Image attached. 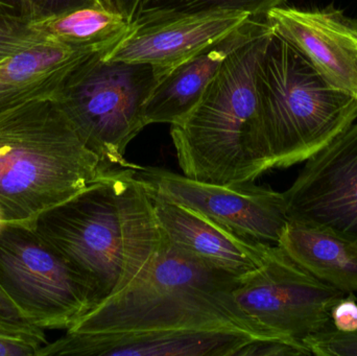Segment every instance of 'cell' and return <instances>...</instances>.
<instances>
[{"label": "cell", "mask_w": 357, "mask_h": 356, "mask_svg": "<svg viewBox=\"0 0 357 356\" xmlns=\"http://www.w3.org/2000/svg\"><path fill=\"white\" fill-rule=\"evenodd\" d=\"M266 20L331 88L357 100V19L333 4L314 8L284 4L271 10Z\"/></svg>", "instance_id": "11"}, {"label": "cell", "mask_w": 357, "mask_h": 356, "mask_svg": "<svg viewBox=\"0 0 357 356\" xmlns=\"http://www.w3.org/2000/svg\"><path fill=\"white\" fill-rule=\"evenodd\" d=\"M253 336L230 330L71 332L36 356H235Z\"/></svg>", "instance_id": "12"}, {"label": "cell", "mask_w": 357, "mask_h": 356, "mask_svg": "<svg viewBox=\"0 0 357 356\" xmlns=\"http://www.w3.org/2000/svg\"><path fill=\"white\" fill-rule=\"evenodd\" d=\"M136 177L153 196L197 211L247 240L277 245L289 224L283 192L254 182L218 185L153 167H140Z\"/></svg>", "instance_id": "9"}, {"label": "cell", "mask_w": 357, "mask_h": 356, "mask_svg": "<svg viewBox=\"0 0 357 356\" xmlns=\"http://www.w3.org/2000/svg\"><path fill=\"white\" fill-rule=\"evenodd\" d=\"M151 196L165 242L211 269L241 277L261 267L274 246L241 238L197 211Z\"/></svg>", "instance_id": "13"}, {"label": "cell", "mask_w": 357, "mask_h": 356, "mask_svg": "<svg viewBox=\"0 0 357 356\" xmlns=\"http://www.w3.org/2000/svg\"><path fill=\"white\" fill-rule=\"evenodd\" d=\"M277 246L321 281L357 292V248L326 232L289 222Z\"/></svg>", "instance_id": "17"}, {"label": "cell", "mask_w": 357, "mask_h": 356, "mask_svg": "<svg viewBox=\"0 0 357 356\" xmlns=\"http://www.w3.org/2000/svg\"><path fill=\"white\" fill-rule=\"evenodd\" d=\"M140 1L142 0H100V4L107 10L125 17L132 24Z\"/></svg>", "instance_id": "28"}, {"label": "cell", "mask_w": 357, "mask_h": 356, "mask_svg": "<svg viewBox=\"0 0 357 356\" xmlns=\"http://www.w3.org/2000/svg\"><path fill=\"white\" fill-rule=\"evenodd\" d=\"M39 349L29 343L0 336V356H36Z\"/></svg>", "instance_id": "27"}, {"label": "cell", "mask_w": 357, "mask_h": 356, "mask_svg": "<svg viewBox=\"0 0 357 356\" xmlns=\"http://www.w3.org/2000/svg\"><path fill=\"white\" fill-rule=\"evenodd\" d=\"M0 336L14 339L41 348L47 344L44 330L36 326L22 315L16 305L0 288Z\"/></svg>", "instance_id": "20"}, {"label": "cell", "mask_w": 357, "mask_h": 356, "mask_svg": "<svg viewBox=\"0 0 357 356\" xmlns=\"http://www.w3.org/2000/svg\"><path fill=\"white\" fill-rule=\"evenodd\" d=\"M238 280L185 256L165 240L162 250L142 277L67 332L230 330L255 339H278L239 307L233 295Z\"/></svg>", "instance_id": "4"}, {"label": "cell", "mask_w": 357, "mask_h": 356, "mask_svg": "<svg viewBox=\"0 0 357 356\" xmlns=\"http://www.w3.org/2000/svg\"><path fill=\"white\" fill-rule=\"evenodd\" d=\"M307 356L312 355L304 344L280 339H254L241 347L235 356Z\"/></svg>", "instance_id": "23"}, {"label": "cell", "mask_w": 357, "mask_h": 356, "mask_svg": "<svg viewBox=\"0 0 357 356\" xmlns=\"http://www.w3.org/2000/svg\"><path fill=\"white\" fill-rule=\"evenodd\" d=\"M45 41L43 36L24 23L0 21V58L27 49Z\"/></svg>", "instance_id": "22"}, {"label": "cell", "mask_w": 357, "mask_h": 356, "mask_svg": "<svg viewBox=\"0 0 357 356\" xmlns=\"http://www.w3.org/2000/svg\"><path fill=\"white\" fill-rule=\"evenodd\" d=\"M27 2L31 10V22L56 16L75 8L100 4V0H27Z\"/></svg>", "instance_id": "24"}, {"label": "cell", "mask_w": 357, "mask_h": 356, "mask_svg": "<svg viewBox=\"0 0 357 356\" xmlns=\"http://www.w3.org/2000/svg\"><path fill=\"white\" fill-rule=\"evenodd\" d=\"M137 169H114L33 224L85 280L94 309L142 277L165 246Z\"/></svg>", "instance_id": "1"}, {"label": "cell", "mask_w": 357, "mask_h": 356, "mask_svg": "<svg viewBox=\"0 0 357 356\" xmlns=\"http://www.w3.org/2000/svg\"><path fill=\"white\" fill-rule=\"evenodd\" d=\"M87 148L54 98L0 114V222L36 219L114 169Z\"/></svg>", "instance_id": "3"}, {"label": "cell", "mask_w": 357, "mask_h": 356, "mask_svg": "<svg viewBox=\"0 0 357 356\" xmlns=\"http://www.w3.org/2000/svg\"><path fill=\"white\" fill-rule=\"evenodd\" d=\"M0 59H1V58H0Z\"/></svg>", "instance_id": "30"}, {"label": "cell", "mask_w": 357, "mask_h": 356, "mask_svg": "<svg viewBox=\"0 0 357 356\" xmlns=\"http://www.w3.org/2000/svg\"><path fill=\"white\" fill-rule=\"evenodd\" d=\"M251 17L239 13H225L131 26L119 43L105 52L104 58L151 65L156 69L160 79Z\"/></svg>", "instance_id": "14"}, {"label": "cell", "mask_w": 357, "mask_h": 356, "mask_svg": "<svg viewBox=\"0 0 357 356\" xmlns=\"http://www.w3.org/2000/svg\"><path fill=\"white\" fill-rule=\"evenodd\" d=\"M287 0H142L132 26L161 22L183 17L239 13L266 17Z\"/></svg>", "instance_id": "19"}, {"label": "cell", "mask_w": 357, "mask_h": 356, "mask_svg": "<svg viewBox=\"0 0 357 356\" xmlns=\"http://www.w3.org/2000/svg\"><path fill=\"white\" fill-rule=\"evenodd\" d=\"M0 288L41 330H70L96 307L85 280L33 227L0 226Z\"/></svg>", "instance_id": "7"}, {"label": "cell", "mask_w": 357, "mask_h": 356, "mask_svg": "<svg viewBox=\"0 0 357 356\" xmlns=\"http://www.w3.org/2000/svg\"><path fill=\"white\" fill-rule=\"evenodd\" d=\"M333 328L337 332H354L357 330V301L354 294L344 296L331 311Z\"/></svg>", "instance_id": "25"}, {"label": "cell", "mask_w": 357, "mask_h": 356, "mask_svg": "<svg viewBox=\"0 0 357 356\" xmlns=\"http://www.w3.org/2000/svg\"><path fill=\"white\" fill-rule=\"evenodd\" d=\"M233 295L260 327L304 344L307 336L333 330L331 311L347 294L314 277L274 245L261 267L239 277Z\"/></svg>", "instance_id": "8"}, {"label": "cell", "mask_w": 357, "mask_h": 356, "mask_svg": "<svg viewBox=\"0 0 357 356\" xmlns=\"http://www.w3.org/2000/svg\"><path fill=\"white\" fill-rule=\"evenodd\" d=\"M256 91L273 169L305 162L357 119L356 98L331 88L275 31L257 65Z\"/></svg>", "instance_id": "5"}, {"label": "cell", "mask_w": 357, "mask_h": 356, "mask_svg": "<svg viewBox=\"0 0 357 356\" xmlns=\"http://www.w3.org/2000/svg\"><path fill=\"white\" fill-rule=\"evenodd\" d=\"M44 39L77 49L104 52L119 43L131 22L104 6H84L29 23Z\"/></svg>", "instance_id": "18"}, {"label": "cell", "mask_w": 357, "mask_h": 356, "mask_svg": "<svg viewBox=\"0 0 357 356\" xmlns=\"http://www.w3.org/2000/svg\"><path fill=\"white\" fill-rule=\"evenodd\" d=\"M98 52L45 41L0 59V114L56 98L75 67Z\"/></svg>", "instance_id": "16"}, {"label": "cell", "mask_w": 357, "mask_h": 356, "mask_svg": "<svg viewBox=\"0 0 357 356\" xmlns=\"http://www.w3.org/2000/svg\"><path fill=\"white\" fill-rule=\"evenodd\" d=\"M0 21L29 24L31 15L27 0H0Z\"/></svg>", "instance_id": "26"}, {"label": "cell", "mask_w": 357, "mask_h": 356, "mask_svg": "<svg viewBox=\"0 0 357 356\" xmlns=\"http://www.w3.org/2000/svg\"><path fill=\"white\" fill-rule=\"evenodd\" d=\"M312 355L357 356V330L354 332H337L335 328L312 334L304 340Z\"/></svg>", "instance_id": "21"}, {"label": "cell", "mask_w": 357, "mask_h": 356, "mask_svg": "<svg viewBox=\"0 0 357 356\" xmlns=\"http://www.w3.org/2000/svg\"><path fill=\"white\" fill-rule=\"evenodd\" d=\"M105 52L75 67L54 100L106 164L137 169L126 160V150L146 127L144 109L159 77L151 65L106 60Z\"/></svg>", "instance_id": "6"}, {"label": "cell", "mask_w": 357, "mask_h": 356, "mask_svg": "<svg viewBox=\"0 0 357 356\" xmlns=\"http://www.w3.org/2000/svg\"><path fill=\"white\" fill-rule=\"evenodd\" d=\"M270 29L266 17H251L161 77L144 106L146 125L182 121L197 106L229 54Z\"/></svg>", "instance_id": "15"}, {"label": "cell", "mask_w": 357, "mask_h": 356, "mask_svg": "<svg viewBox=\"0 0 357 356\" xmlns=\"http://www.w3.org/2000/svg\"><path fill=\"white\" fill-rule=\"evenodd\" d=\"M273 33L271 27L229 54L197 106L172 125L183 175L235 185L273 169L256 91L257 65Z\"/></svg>", "instance_id": "2"}, {"label": "cell", "mask_w": 357, "mask_h": 356, "mask_svg": "<svg viewBox=\"0 0 357 356\" xmlns=\"http://www.w3.org/2000/svg\"><path fill=\"white\" fill-rule=\"evenodd\" d=\"M305 162L283 192L287 219L357 248V123Z\"/></svg>", "instance_id": "10"}, {"label": "cell", "mask_w": 357, "mask_h": 356, "mask_svg": "<svg viewBox=\"0 0 357 356\" xmlns=\"http://www.w3.org/2000/svg\"><path fill=\"white\" fill-rule=\"evenodd\" d=\"M0 226H1V222H0Z\"/></svg>", "instance_id": "29"}]
</instances>
